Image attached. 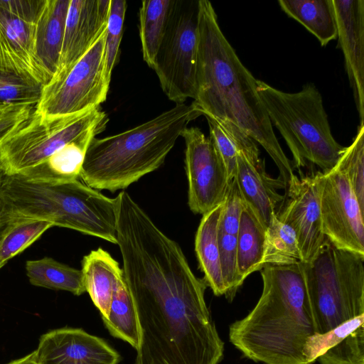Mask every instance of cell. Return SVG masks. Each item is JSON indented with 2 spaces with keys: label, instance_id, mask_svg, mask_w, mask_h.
I'll return each mask as SVG.
<instances>
[{
  "label": "cell",
  "instance_id": "6da1fadb",
  "mask_svg": "<svg viewBox=\"0 0 364 364\" xmlns=\"http://www.w3.org/2000/svg\"><path fill=\"white\" fill-rule=\"evenodd\" d=\"M117 245L139 330L134 364H219L224 342L205 300L208 286L180 245L151 220L123 230Z\"/></svg>",
  "mask_w": 364,
  "mask_h": 364
},
{
  "label": "cell",
  "instance_id": "7a4b0ae2",
  "mask_svg": "<svg viewBox=\"0 0 364 364\" xmlns=\"http://www.w3.org/2000/svg\"><path fill=\"white\" fill-rule=\"evenodd\" d=\"M192 104L202 115L230 122L259 143L272 159L286 186L294 167L283 151L257 91V80L223 35L212 4L199 0L196 92Z\"/></svg>",
  "mask_w": 364,
  "mask_h": 364
},
{
  "label": "cell",
  "instance_id": "3957f363",
  "mask_svg": "<svg viewBox=\"0 0 364 364\" xmlns=\"http://www.w3.org/2000/svg\"><path fill=\"white\" fill-rule=\"evenodd\" d=\"M259 271L262 294L246 316L230 325V342L255 363L314 364L303 354L306 339L314 333L303 263L266 264Z\"/></svg>",
  "mask_w": 364,
  "mask_h": 364
},
{
  "label": "cell",
  "instance_id": "277c9868",
  "mask_svg": "<svg viewBox=\"0 0 364 364\" xmlns=\"http://www.w3.org/2000/svg\"><path fill=\"white\" fill-rule=\"evenodd\" d=\"M202 115L191 103L176 104L154 118L121 133L95 137L80 178L96 190H123L164 162L188 124Z\"/></svg>",
  "mask_w": 364,
  "mask_h": 364
},
{
  "label": "cell",
  "instance_id": "5b68a950",
  "mask_svg": "<svg viewBox=\"0 0 364 364\" xmlns=\"http://www.w3.org/2000/svg\"><path fill=\"white\" fill-rule=\"evenodd\" d=\"M1 192L15 218L46 220L53 226L117 243V202L79 179L34 182L5 174Z\"/></svg>",
  "mask_w": 364,
  "mask_h": 364
},
{
  "label": "cell",
  "instance_id": "8992f818",
  "mask_svg": "<svg viewBox=\"0 0 364 364\" xmlns=\"http://www.w3.org/2000/svg\"><path fill=\"white\" fill-rule=\"evenodd\" d=\"M257 91L272 125L291 151L293 167L300 169L309 162L326 172L337 164L346 147L332 135L321 95L314 85L291 93L257 80Z\"/></svg>",
  "mask_w": 364,
  "mask_h": 364
},
{
  "label": "cell",
  "instance_id": "52a82bcc",
  "mask_svg": "<svg viewBox=\"0 0 364 364\" xmlns=\"http://www.w3.org/2000/svg\"><path fill=\"white\" fill-rule=\"evenodd\" d=\"M303 267L314 333L364 314V255L338 248L326 238Z\"/></svg>",
  "mask_w": 364,
  "mask_h": 364
},
{
  "label": "cell",
  "instance_id": "ba28073f",
  "mask_svg": "<svg viewBox=\"0 0 364 364\" xmlns=\"http://www.w3.org/2000/svg\"><path fill=\"white\" fill-rule=\"evenodd\" d=\"M107 122V114L100 107L59 117H44L33 110L23 125L0 146L6 174H17L42 164L85 134L103 131Z\"/></svg>",
  "mask_w": 364,
  "mask_h": 364
},
{
  "label": "cell",
  "instance_id": "9c48e42d",
  "mask_svg": "<svg viewBox=\"0 0 364 364\" xmlns=\"http://www.w3.org/2000/svg\"><path fill=\"white\" fill-rule=\"evenodd\" d=\"M199 0H173L154 70L166 97L176 104L194 99L198 47Z\"/></svg>",
  "mask_w": 364,
  "mask_h": 364
},
{
  "label": "cell",
  "instance_id": "30bf717a",
  "mask_svg": "<svg viewBox=\"0 0 364 364\" xmlns=\"http://www.w3.org/2000/svg\"><path fill=\"white\" fill-rule=\"evenodd\" d=\"M106 29L61 81L43 87L36 112L44 117L76 114L100 107L106 100L112 76Z\"/></svg>",
  "mask_w": 364,
  "mask_h": 364
},
{
  "label": "cell",
  "instance_id": "8fae6325",
  "mask_svg": "<svg viewBox=\"0 0 364 364\" xmlns=\"http://www.w3.org/2000/svg\"><path fill=\"white\" fill-rule=\"evenodd\" d=\"M45 0H0V68L47 85L50 76L36 50L38 18Z\"/></svg>",
  "mask_w": 364,
  "mask_h": 364
},
{
  "label": "cell",
  "instance_id": "7c38bea8",
  "mask_svg": "<svg viewBox=\"0 0 364 364\" xmlns=\"http://www.w3.org/2000/svg\"><path fill=\"white\" fill-rule=\"evenodd\" d=\"M181 136L186 145L188 203L192 212L204 215L225 198L230 182L226 167L212 141L199 128L187 127Z\"/></svg>",
  "mask_w": 364,
  "mask_h": 364
},
{
  "label": "cell",
  "instance_id": "4fadbf2b",
  "mask_svg": "<svg viewBox=\"0 0 364 364\" xmlns=\"http://www.w3.org/2000/svg\"><path fill=\"white\" fill-rule=\"evenodd\" d=\"M320 205L326 237L338 248L364 255V210L336 165L323 172Z\"/></svg>",
  "mask_w": 364,
  "mask_h": 364
},
{
  "label": "cell",
  "instance_id": "5bb4252c",
  "mask_svg": "<svg viewBox=\"0 0 364 364\" xmlns=\"http://www.w3.org/2000/svg\"><path fill=\"white\" fill-rule=\"evenodd\" d=\"M323 172L296 174L287 185L284 200L277 218L294 231L304 263L318 254L326 237L321 215V193Z\"/></svg>",
  "mask_w": 364,
  "mask_h": 364
},
{
  "label": "cell",
  "instance_id": "9a60e30c",
  "mask_svg": "<svg viewBox=\"0 0 364 364\" xmlns=\"http://www.w3.org/2000/svg\"><path fill=\"white\" fill-rule=\"evenodd\" d=\"M110 0H70L57 70L47 85L61 81L106 29Z\"/></svg>",
  "mask_w": 364,
  "mask_h": 364
},
{
  "label": "cell",
  "instance_id": "2e32d148",
  "mask_svg": "<svg viewBox=\"0 0 364 364\" xmlns=\"http://www.w3.org/2000/svg\"><path fill=\"white\" fill-rule=\"evenodd\" d=\"M36 353L39 364H118L121 360L104 339L68 327L43 334Z\"/></svg>",
  "mask_w": 364,
  "mask_h": 364
},
{
  "label": "cell",
  "instance_id": "e0dca14e",
  "mask_svg": "<svg viewBox=\"0 0 364 364\" xmlns=\"http://www.w3.org/2000/svg\"><path fill=\"white\" fill-rule=\"evenodd\" d=\"M332 2L338 43L343 53L360 124H364V1Z\"/></svg>",
  "mask_w": 364,
  "mask_h": 364
},
{
  "label": "cell",
  "instance_id": "ac0fdd59",
  "mask_svg": "<svg viewBox=\"0 0 364 364\" xmlns=\"http://www.w3.org/2000/svg\"><path fill=\"white\" fill-rule=\"evenodd\" d=\"M241 198L253 210L265 228L284 200L278 190H286L284 182L272 178L265 170L264 161L255 160L238 152L235 176Z\"/></svg>",
  "mask_w": 364,
  "mask_h": 364
},
{
  "label": "cell",
  "instance_id": "d6986e66",
  "mask_svg": "<svg viewBox=\"0 0 364 364\" xmlns=\"http://www.w3.org/2000/svg\"><path fill=\"white\" fill-rule=\"evenodd\" d=\"M242 207V200L234 178L223 201L218 230L222 274L226 289L225 296L228 301L234 299L242 284L237 268V242Z\"/></svg>",
  "mask_w": 364,
  "mask_h": 364
},
{
  "label": "cell",
  "instance_id": "ffe728a7",
  "mask_svg": "<svg viewBox=\"0 0 364 364\" xmlns=\"http://www.w3.org/2000/svg\"><path fill=\"white\" fill-rule=\"evenodd\" d=\"M101 132H90L60 149L42 164L17 175L41 183H58L80 178L88 146Z\"/></svg>",
  "mask_w": 364,
  "mask_h": 364
},
{
  "label": "cell",
  "instance_id": "44dd1931",
  "mask_svg": "<svg viewBox=\"0 0 364 364\" xmlns=\"http://www.w3.org/2000/svg\"><path fill=\"white\" fill-rule=\"evenodd\" d=\"M81 271L86 291L102 318H107L114 288L123 278L122 269L108 252L98 247L83 257Z\"/></svg>",
  "mask_w": 364,
  "mask_h": 364
},
{
  "label": "cell",
  "instance_id": "7402d4cb",
  "mask_svg": "<svg viewBox=\"0 0 364 364\" xmlns=\"http://www.w3.org/2000/svg\"><path fill=\"white\" fill-rule=\"evenodd\" d=\"M70 3V0H45L38 18L36 53L50 80L58 66Z\"/></svg>",
  "mask_w": 364,
  "mask_h": 364
},
{
  "label": "cell",
  "instance_id": "603a6c76",
  "mask_svg": "<svg viewBox=\"0 0 364 364\" xmlns=\"http://www.w3.org/2000/svg\"><path fill=\"white\" fill-rule=\"evenodd\" d=\"M223 202L203 215L195 239V250L204 280L215 296L225 295L218 230Z\"/></svg>",
  "mask_w": 364,
  "mask_h": 364
},
{
  "label": "cell",
  "instance_id": "cb8c5ba5",
  "mask_svg": "<svg viewBox=\"0 0 364 364\" xmlns=\"http://www.w3.org/2000/svg\"><path fill=\"white\" fill-rule=\"evenodd\" d=\"M265 231L253 210L242 200L237 242V268L242 284L250 274L262 267Z\"/></svg>",
  "mask_w": 364,
  "mask_h": 364
},
{
  "label": "cell",
  "instance_id": "d4e9b609",
  "mask_svg": "<svg viewBox=\"0 0 364 364\" xmlns=\"http://www.w3.org/2000/svg\"><path fill=\"white\" fill-rule=\"evenodd\" d=\"M282 9L314 35L321 46L337 38L332 0H279Z\"/></svg>",
  "mask_w": 364,
  "mask_h": 364
},
{
  "label": "cell",
  "instance_id": "484cf974",
  "mask_svg": "<svg viewBox=\"0 0 364 364\" xmlns=\"http://www.w3.org/2000/svg\"><path fill=\"white\" fill-rule=\"evenodd\" d=\"M205 117L209 126V138L225 164L230 181L236 175L238 152L257 159H259V149L255 141L235 124Z\"/></svg>",
  "mask_w": 364,
  "mask_h": 364
},
{
  "label": "cell",
  "instance_id": "4316f807",
  "mask_svg": "<svg viewBox=\"0 0 364 364\" xmlns=\"http://www.w3.org/2000/svg\"><path fill=\"white\" fill-rule=\"evenodd\" d=\"M26 270L30 283L36 287L69 291L80 296L86 290L81 269L50 257L28 260Z\"/></svg>",
  "mask_w": 364,
  "mask_h": 364
},
{
  "label": "cell",
  "instance_id": "83f0119b",
  "mask_svg": "<svg viewBox=\"0 0 364 364\" xmlns=\"http://www.w3.org/2000/svg\"><path fill=\"white\" fill-rule=\"evenodd\" d=\"M173 0H145L139 9V37L143 59L154 68L157 51L162 41Z\"/></svg>",
  "mask_w": 364,
  "mask_h": 364
},
{
  "label": "cell",
  "instance_id": "f1b7e54d",
  "mask_svg": "<svg viewBox=\"0 0 364 364\" xmlns=\"http://www.w3.org/2000/svg\"><path fill=\"white\" fill-rule=\"evenodd\" d=\"M102 319L113 337L122 339L137 349L139 330L136 317L124 278L117 282L114 288L107 317Z\"/></svg>",
  "mask_w": 364,
  "mask_h": 364
},
{
  "label": "cell",
  "instance_id": "f546056e",
  "mask_svg": "<svg viewBox=\"0 0 364 364\" xmlns=\"http://www.w3.org/2000/svg\"><path fill=\"white\" fill-rule=\"evenodd\" d=\"M298 263L304 262L296 235L290 226L274 213L265 231L262 267Z\"/></svg>",
  "mask_w": 364,
  "mask_h": 364
},
{
  "label": "cell",
  "instance_id": "4dcf8cb0",
  "mask_svg": "<svg viewBox=\"0 0 364 364\" xmlns=\"http://www.w3.org/2000/svg\"><path fill=\"white\" fill-rule=\"evenodd\" d=\"M52 227L53 224L46 220L15 219L0 235V264L4 266L10 259L22 252Z\"/></svg>",
  "mask_w": 364,
  "mask_h": 364
},
{
  "label": "cell",
  "instance_id": "1f68e13d",
  "mask_svg": "<svg viewBox=\"0 0 364 364\" xmlns=\"http://www.w3.org/2000/svg\"><path fill=\"white\" fill-rule=\"evenodd\" d=\"M43 85L14 72L0 68V109L38 103Z\"/></svg>",
  "mask_w": 364,
  "mask_h": 364
},
{
  "label": "cell",
  "instance_id": "d6a6232c",
  "mask_svg": "<svg viewBox=\"0 0 364 364\" xmlns=\"http://www.w3.org/2000/svg\"><path fill=\"white\" fill-rule=\"evenodd\" d=\"M336 166L343 171L359 205L364 210V124H360L351 144L345 148Z\"/></svg>",
  "mask_w": 364,
  "mask_h": 364
},
{
  "label": "cell",
  "instance_id": "836d02e7",
  "mask_svg": "<svg viewBox=\"0 0 364 364\" xmlns=\"http://www.w3.org/2000/svg\"><path fill=\"white\" fill-rule=\"evenodd\" d=\"M364 324V314L348 320L323 333H314L305 343L303 354L310 363Z\"/></svg>",
  "mask_w": 364,
  "mask_h": 364
},
{
  "label": "cell",
  "instance_id": "e575fe53",
  "mask_svg": "<svg viewBox=\"0 0 364 364\" xmlns=\"http://www.w3.org/2000/svg\"><path fill=\"white\" fill-rule=\"evenodd\" d=\"M317 360L320 364H364V324Z\"/></svg>",
  "mask_w": 364,
  "mask_h": 364
},
{
  "label": "cell",
  "instance_id": "d590c367",
  "mask_svg": "<svg viewBox=\"0 0 364 364\" xmlns=\"http://www.w3.org/2000/svg\"><path fill=\"white\" fill-rule=\"evenodd\" d=\"M127 6L125 0H110L106 29L107 60L110 73L112 72L118 56Z\"/></svg>",
  "mask_w": 364,
  "mask_h": 364
},
{
  "label": "cell",
  "instance_id": "8d00e7d4",
  "mask_svg": "<svg viewBox=\"0 0 364 364\" xmlns=\"http://www.w3.org/2000/svg\"><path fill=\"white\" fill-rule=\"evenodd\" d=\"M33 112L30 105H15L0 112V146L28 119Z\"/></svg>",
  "mask_w": 364,
  "mask_h": 364
},
{
  "label": "cell",
  "instance_id": "74e56055",
  "mask_svg": "<svg viewBox=\"0 0 364 364\" xmlns=\"http://www.w3.org/2000/svg\"><path fill=\"white\" fill-rule=\"evenodd\" d=\"M6 364H39L37 360L36 350L22 357L21 358L12 360Z\"/></svg>",
  "mask_w": 364,
  "mask_h": 364
},
{
  "label": "cell",
  "instance_id": "f35d334b",
  "mask_svg": "<svg viewBox=\"0 0 364 364\" xmlns=\"http://www.w3.org/2000/svg\"><path fill=\"white\" fill-rule=\"evenodd\" d=\"M5 174H6L5 170L3 167L1 161L0 160V184L4 178V176H5ZM1 205H0V221H1Z\"/></svg>",
  "mask_w": 364,
  "mask_h": 364
},
{
  "label": "cell",
  "instance_id": "ab89813d",
  "mask_svg": "<svg viewBox=\"0 0 364 364\" xmlns=\"http://www.w3.org/2000/svg\"><path fill=\"white\" fill-rule=\"evenodd\" d=\"M2 267H3V265L0 264V269H1Z\"/></svg>",
  "mask_w": 364,
  "mask_h": 364
},
{
  "label": "cell",
  "instance_id": "60d3db41",
  "mask_svg": "<svg viewBox=\"0 0 364 364\" xmlns=\"http://www.w3.org/2000/svg\"><path fill=\"white\" fill-rule=\"evenodd\" d=\"M1 110H3V109H0V112H1Z\"/></svg>",
  "mask_w": 364,
  "mask_h": 364
}]
</instances>
